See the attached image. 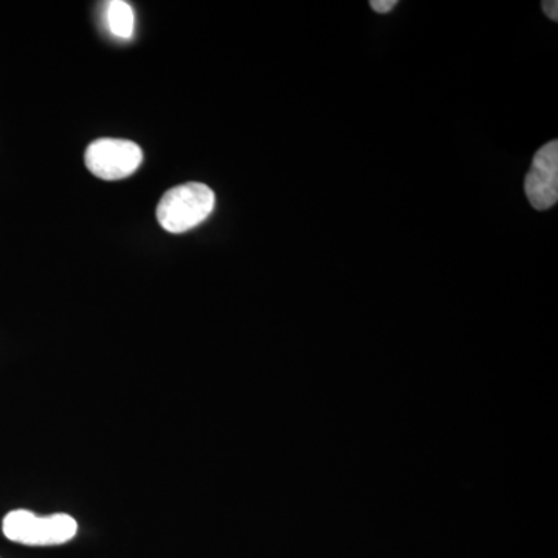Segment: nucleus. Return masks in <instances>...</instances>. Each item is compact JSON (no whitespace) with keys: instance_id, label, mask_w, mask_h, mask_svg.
I'll use <instances>...</instances> for the list:
<instances>
[{"instance_id":"nucleus-1","label":"nucleus","mask_w":558,"mask_h":558,"mask_svg":"<svg viewBox=\"0 0 558 558\" xmlns=\"http://www.w3.org/2000/svg\"><path fill=\"white\" fill-rule=\"evenodd\" d=\"M215 205V193L205 183H183L163 194L157 205V220L170 233H185L207 220Z\"/></svg>"},{"instance_id":"nucleus-2","label":"nucleus","mask_w":558,"mask_h":558,"mask_svg":"<svg viewBox=\"0 0 558 558\" xmlns=\"http://www.w3.org/2000/svg\"><path fill=\"white\" fill-rule=\"evenodd\" d=\"M2 531L7 538L21 545L54 546L75 537L78 523L68 513L38 517L31 510L17 509L7 513Z\"/></svg>"},{"instance_id":"nucleus-3","label":"nucleus","mask_w":558,"mask_h":558,"mask_svg":"<svg viewBox=\"0 0 558 558\" xmlns=\"http://www.w3.org/2000/svg\"><path fill=\"white\" fill-rule=\"evenodd\" d=\"M84 160L95 178L121 180L131 178L138 170L143 150L131 140L100 138L87 146Z\"/></svg>"},{"instance_id":"nucleus-4","label":"nucleus","mask_w":558,"mask_h":558,"mask_svg":"<svg viewBox=\"0 0 558 558\" xmlns=\"http://www.w3.org/2000/svg\"><path fill=\"white\" fill-rule=\"evenodd\" d=\"M526 196L535 209H549L558 201V142L546 143L532 160L524 183Z\"/></svg>"},{"instance_id":"nucleus-5","label":"nucleus","mask_w":558,"mask_h":558,"mask_svg":"<svg viewBox=\"0 0 558 558\" xmlns=\"http://www.w3.org/2000/svg\"><path fill=\"white\" fill-rule=\"evenodd\" d=\"M108 22L110 32L121 39H130L134 33V11L130 3L123 0H113L108 7Z\"/></svg>"},{"instance_id":"nucleus-6","label":"nucleus","mask_w":558,"mask_h":558,"mask_svg":"<svg viewBox=\"0 0 558 558\" xmlns=\"http://www.w3.org/2000/svg\"><path fill=\"white\" fill-rule=\"evenodd\" d=\"M369 5L376 13L387 14L398 5V0H371Z\"/></svg>"},{"instance_id":"nucleus-7","label":"nucleus","mask_w":558,"mask_h":558,"mask_svg":"<svg viewBox=\"0 0 558 558\" xmlns=\"http://www.w3.org/2000/svg\"><path fill=\"white\" fill-rule=\"evenodd\" d=\"M543 11L548 14L549 20L558 21V2L557 0H545L542 2Z\"/></svg>"}]
</instances>
